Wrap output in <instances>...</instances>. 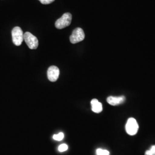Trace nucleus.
<instances>
[{
  "label": "nucleus",
  "mask_w": 155,
  "mask_h": 155,
  "mask_svg": "<svg viewBox=\"0 0 155 155\" xmlns=\"http://www.w3.org/2000/svg\"><path fill=\"white\" fill-rule=\"evenodd\" d=\"M72 21V15L70 13H66L62 16L56 20L55 22L56 28L57 29H63L69 26Z\"/></svg>",
  "instance_id": "obj_1"
},
{
  "label": "nucleus",
  "mask_w": 155,
  "mask_h": 155,
  "mask_svg": "<svg viewBox=\"0 0 155 155\" xmlns=\"http://www.w3.org/2000/svg\"><path fill=\"white\" fill-rule=\"evenodd\" d=\"M24 40L25 41L28 47L31 50H36L38 47V39L29 32H27L24 34Z\"/></svg>",
  "instance_id": "obj_2"
},
{
  "label": "nucleus",
  "mask_w": 155,
  "mask_h": 155,
  "mask_svg": "<svg viewBox=\"0 0 155 155\" xmlns=\"http://www.w3.org/2000/svg\"><path fill=\"white\" fill-rule=\"evenodd\" d=\"M12 40L16 46H20L24 40V33L22 29L19 27H16L12 31Z\"/></svg>",
  "instance_id": "obj_3"
},
{
  "label": "nucleus",
  "mask_w": 155,
  "mask_h": 155,
  "mask_svg": "<svg viewBox=\"0 0 155 155\" xmlns=\"http://www.w3.org/2000/svg\"><path fill=\"white\" fill-rule=\"evenodd\" d=\"M126 132L127 133L130 135L133 136L135 135L137 133L139 130V125L137 121L133 118H130L127 120L126 126Z\"/></svg>",
  "instance_id": "obj_4"
},
{
  "label": "nucleus",
  "mask_w": 155,
  "mask_h": 155,
  "mask_svg": "<svg viewBox=\"0 0 155 155\" xmlns=\"http://www.w3.org/2000/svg\"><path fill=\"white\" fill-rule=\"evenodd\" d=\"M85 35L83 29L81 28H75L70 37V40L72 44H76L83 41Z\"/></svg>",
  "instance_id": "obj_5"
},
{
  "label": "nucleus",
  "mask_w": 155,
  "mask_h": 155,
  "mask_svg": "<svg viewBox=\"0 0 155 155\" xmlns=\"http://www.w3.org/2000/svg\"><path fill=\"white\" fill-rule=\"evenodd\" d=\"M59 69L58 67L52 66L50 67L47 71V77L51 82H56L59 76Z\"/></svg>",
  "instance_id": "obj_6"
},
{
  "label": "nucleus",
  "mask_w": 155,
  "mask_h": 155,
  "mask_svg": "<svg viewBox=\"0 0 155 155\" xmlns=\"http://www.w3.org/2000/svg\"><path fill=\"white\" fill-rule=\"evenodd\" d=\"M125 100V98L124 96L121 97H109L107 98V102L110 105L116 106L122 104Z\"/></svg>",
  "instance_id": "obj_7"
},
{
  "label": "nucleus",
  "mask_w": 155,
  "mask_h": 155,
  "mask_svg": "<svg viewBox=\"0 0 155 155\" xmlns=\"http://www.w3.org/2000/svg\"><path fill=\"white\" fill-rule=\"evenodd\" d=\"M91 109L92 111L96 113H100L102 111V105L100 102L98 100L93 99L91 101Z\"/></svg>",
  "instance_id": "obj_8"
},
{
  "label": "nucleus",
  "mask_w": 155,
  "mask_h": 155,
  "mask_svg": "<svg viewBox=\"0 0 155 155\" xmlns=\"http://www.w3.org/2000/svg\"><path fill=\"white\" fill-rule=\"evenodd\" d=\"M97 155H109V152L107 150L97 149Z\"/></svg>",
  "instance_id": "obj_9"
},
{
  "label": "nucleus",
  "mask_w": 155,
  "mask_h": 155,
  "mask_svg": "<svg viewBox=\"0 0 155 155\" xmlns=\"http://www.w3.org/2000/svg\"><path fill=\"white\" fill-rule=\"evenodd\" d=\"M64 138V134L63 133H59L53 136V139L57 141H61Z\"/></svg>",
  "instance_id": "obj_10"
},
{
  "label": "nucleus",
  "mask_w": 155,
  "mask_h": 155,
  "mask_svg": "<svg viewBox=\"0 0 155 155\" xmlns=\"http://www.w3.org/2000/svg\"><path fill=\"white\" fill-rule=\"evenodd\" d=\"M145 155H155V145L152 146L150 150H147Z\"/></svg>",
  "instance_id": "obj_11"
},
{
  "label": "nucleus",
  "mask_w": 155,
  "mask_h": 155,
  "mask_svg": "<svg viewBox=\"0 0 155 155\" xmlns=\"http://www.w3.org/2000/svg\"><path fill=\"white\" fill-rule=\"evenodd\" d=\"M67 150H68V145L66 144H61L58 147V150L61 152H64Z\"/></svg>",
  "instance_id": "obj_12"
},
{
  "label": "nucleus",
  "mask_w": 155,
  "mask_h": 155,
  "mask_svg": "<svg viewBox=\"0 0 155 155\" xmlns=\"http://www.w3.org/2000/svg\"><path fill=\"white\" fill-rule=\"evenodd\" d=\"M42 4H45V5H47V4H50L51 3L53 2L55 0H39Z\"/></svg>",
  "instance_id": "obj_13"
}]
</instances>
